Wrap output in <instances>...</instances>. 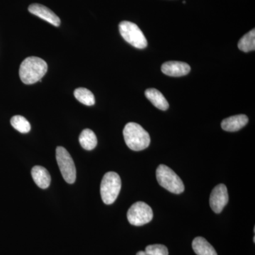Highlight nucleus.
Returning <instances> with one entry per match:
<instances>
[{"label":"nucleus","mask_w":255,"mask_h":255,"mask_svg":"<svg viewBox=\"0 0 255 255\" xmlns=\"http://www.w3.org/2000/svg\"><path fill=\"white\" fill-rule=\"evenodd\" d=\"M229 196L228 189L225 184H221L216 186L211 191L210 196V206L216 214H220L227 205Z\"/></svg>","instance_id":"8"},{"label":"nucleus","mask_w":255,"mask_h":255,"mask_svg":"<svg viewBox=\"0 0 255 255\" xmlns=\"http://www.w3.org/2000/svg\"><path fill=\"white\" fill-rule=\"evenodd\" d=\"M31 176L38 187L47 189L49 187L51 177L48 171L42 166H35L31 169Z\"/></svg>","instance_id":"12"},{"label":"nucleus","mask_w":255,"mask_h":255,"mask_svg":"<svg viewBox=\"0 0 255 255\" xmlns=\"http://www.w3.org/2000/svg\"><path fill=\"white\" fill-rule=\"evenodd\" d=\"M238 48L242 51L248 52L253 51L255 49V30L248 32L244 35L238 43Z\"/></svg>","instance_id":"17"},{"label":"nucleus","mask_w":255,"mask_h":255,"mask_svg":"<svg viewBox=\"0 0 255 255\" xmlns=\"http://www.w3.org/2000/svg\"><path fill=\"white\" fill-rule=\"evenodd\" d=\"M28 11L32 14L45 20L56 27L60 25V18L53 11L43 5L32 4L28 6Z\"/></svg>","instance_id":"9"},{"label":"nucleus","mask_w":255,"mask_h":255,"mask_svg":"<svg viewBox=\"0 0 255 255\" xmlns=\"http://www.w3.org/2000/svg\"><path fill=\"white\" fill-rule=\"evenodd\" d=\"M164 75L171 77H182L187 75L191 71L189 64L179 61H168L161 67Z\"/></svg>","instance_id":"10"},{"label":"nucleus","mask_w":255,"mask_h":255,"mask_svg":"<svg viewBox=\"0 0 255 255\" xmlns=\"http://www.w3.org/2000/svg\"><path fill=\"white\" fill-rule=\"evenodd\" d=\"M248 123V117L244 114H240L224 119L221 123V127L226 131L236 132L246 127Z\"/></svg>","instance_id":"11"},{"label":"nucleus","mask_w":255,"mask_h":255,"mask_svg":"<svg viewBox=\"0 0 255 255\" xmlns=\"http://www.w3.org/2000/svg\"><path fill=\"white\" fill-rule=\"evenodd\" d=\"M192 248L197 255H218L214 247L202 237L194 238L192 242Z\"/></svg>","instance_id":"14"},{"label":"nucleus","mask_w":255,"mask_h":255,"mask_svg":"<svg viewBox=\"0 0 255 255\" xmlns=\"http://www.w3.org/2000/svg\"><path fill=\"white\" fill-rule=\"evenodd\" d=\"M56 160L65 182L73 184L76 180V167L71 155L65 147H57Z\"/></svg>","instance_id":"6"},{"label":"nucleus","mask_w":255,"mask_h":255,"mask_svg":"<svg viewBox=\"0 0 255 255\" xmlns=\"http://www.w3.org/2000/svg\"><path fill=\"white\" fill-rule=\"evenodd\" d=\"M74 95H75V98L83 105L89 106V107L95 105V96L91 91L86 88L80 87V88L76 89L74 92Z\"/></svg>","instance_id":"16"},{"label":"nucleus","mask_w":255,"mask_h":255,"mask_svg":"<svg viewBox=\"0 0 255 255\" xmlns=\"http://www.w3.org/2000/svg\"><path fill=\"white\" fill-rule=\"evenodd\" d=\"M156 177L161 187L169 192L179 194L184 191L182 179L172 169L164 164H160L156 170Z\"/></svg>","instance_id":"4"},{"label":"nucleus","mask_w":255,"mask_h":255,"mask_svg":"<svg viewBox=\"0 0 255 255\" xmlns=\"http://www.w3.org/2000/svg\"><path fill=\"white\" fill-rule=\"evenodd\" d=\"M124 137L126 144L130 150H145L150 143V137L145 129L136 123L130 122L125 126Z\"/></svg>","instance_id":"2"},{"label":"nucleus","mask_w":255,"mask_h":255,"mask_svg":"<svg viewBox=\"0 0 255 255\" xmlns=\"http://www.w3.org/2000/svg\"><path fill=\"white\" fill-rule=\"evenodd\" d=\"M79 141L82 147L87 150H93L97 145V138L95 132L88 128L82 130Z\"/></svg>","instance_id":"15"},{"label":"nucleus","mask_w":255,"mask_h":255,"mask_svg":"<svg viewBox=\"0 0 255 255\" xmlns=\"http://www.w3.org/2000/svg\"><path fill=\"white\" fill-rule=\"evenodd\" d=\"M145 95L156 108L162 111L168 110V102L159 90L154 88L147 89L145 92Z\"/></svg>","instance_id":"13"},{"label":"nucleus","mask_w":255,"mask_h":255,"mask_svg":"<svg viewBox=\"0 0 255 255\" xmlns=\"http://www.w3.org/2000/svg\"><path fill=\"white\" fill-rule=\"evenodd\" d=\"M136 255H146V253L145 251H139Z\"/></svg>","instance_id":"20"},{"label":"nucleus","mask_w":255,"mask_h":255,"mask_svg":"<svg viewBox=\"0 0 255 255\" xmlns=\"http://www.w3.org/2000/svg\"><path fill=\"white\" fill-rule=\"evenodd\" d=\"M48 71L46 62L38 57L31 56L23 60L19 68V77L25 85L41 81Z\"/></svg>","instance_id":"1"},{"label":"nucleus","mask_w":255,"mask_h":255,"mask_svg":"<svg viewBox=\"0 0 255 255\" xmlns=\"http://www.w3.org/2000/svg\"><path fill=\"white\" fill-rule=\"evenodd\" d=\"M153 218L150 206L142 201L135 203L130 206L127 213L128 222L134 226H142L150 223Z\"/></svg>","instance_id":"7"},{"label":"nucleus","mask_w":255,"mask_h":255,"mask_svg":"<svg viewBox=\"0 0 255 255\" xmlns=\"http://www.w3.org/2000/svg\"><path fill=\"white\" fill-rule=\"evenodd\" d=\"M146 255H169L168 249L163 245H150L146 247Z\"/></svg>","instance_id":"19"},{"label":"nucleus","mask_w":255,"mask_h":255,"mask_svg":"<svg viewBox=\"0 0 255 255\" xmlns=\"http://www.w3.org/2000/svg\"><path fill=\"white\" fill-rule=\"evenodd\" d=\"M11 124L14 128L21 133H27L31 130V124L22 116L13 117L11 119Z\"/></svg>","instance_id":"18"},{"label":"nucleus","mask_w":255,"mask_h":255,"mask_svg":"<svg viewBox=\"0 0 255 255\" xmlns=\"http://www.w3.org/2000/svg\"><path fill=\"white\" fill-rule=\"evenodd\" d=\"M119 31L124 39L135 48L144 49L147 47V41L145 35L135 23L122 21L119 23Z\"/></svg>","instance_id":"5"},{"label":"nucleus","mask_w":255,"mask_h":255,"mask_svg":"<svg viewBox=\"0 0 255 255\" xmlns=\"http://www.w3.org/2000/svg\"><path fill=\"white\" fill-rule=\"evenodd\" d=\"M122 189V180L117 172H109L105 174L101 183L100 193L102 201L107 205L117 200Z\"/></svg>","instance_id":"3"}]
</instances>
